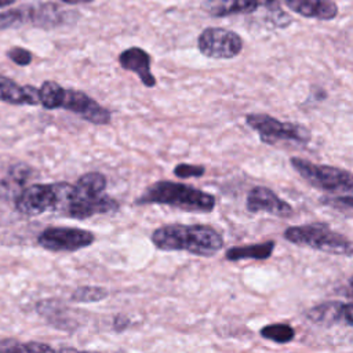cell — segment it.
Listing matches in <instances>:
<instances>
[{
	"label": "cell",
	"mask_w": 353,
	"mask_h": 353,
	"mask_svg": "<svg viewBox=\"0 0 353 353\" xmlns=\"http://www.w3.org/2000/svg\"><path fill=\"white\" fill-rule=\"evenodd\" d=\"M172 172L178 178H192V176H201V175H204L205 168H204V165L181 163V164L175 165Z\"/></svg>",
	"instance_id": "obj_24"
},
{
	"label": "cell",
	"mask_w": 353,
	"mask_h": 353,
	"mask_svg": "<svg viewBox=\"0 0 353 353\" xmlns=\"http://www.w3.org/2000/svg\"><path fill=\"white\" fill-rule=\"evenodd\" d=\"M55 349L51 347L47 343H41V342H26V343H19L17 341L12 352H36V353H41V352H54Z\"/></svg>",
	"instance_id": "obj_27"
},
{
	"label": "cell",
	"mask_w": 353,
	"mask_h": 353,
	"mask_svg": "<svg viewBox=\"0 0 353 353\" xmlns=\"http://www.w3.org/2000/svg\"><path fill=\"white\" fill-rule=\"evenodd\" d=\"M63 91L65 88L61 87L55 81H44L41 87L39 88V99L40 105L46 109H58L61 108V102L63 98Z\"/></svg>",
	"instance_id": "obj_19"
},
{
	"label": "cell",
	"mask_w": 353,
	"mask_h": 353,
	"mask_svg": "<svg viewBox=\"0 0 353 353\" xmlns=\"http://www.w3.org/2000/svg\"><path fill=\"white\" fill-rule=\"evenodd\" d=\"M306 317L312 323L321 327H332L341 323L352 327V303H343L341 301H325L309 309L306 312Z\"/></svg>",
	"instance_id": "obj_12"
},
{
	"label": "cell",
	"mask_w": 353,
	"mask_h": 353,
	"mask_svg": "<svg viewBox=\"0 0 353 353\" xmlns=\"http://www.w3.org/2000/svg\"><path fill=\"white\" fill-rule=\"evenodd\" d=\"M321 203L342 211H350L353 208V201H352V196L350 193L347 196H342V197H321Z\"/></svg>",
	"instance_id": "obj_26"
},
{
	"label": "cell",
	"mask_w": 353,
	"mask_h": 353,
	"mask_svg": "<svg viewBox=\"0 0 353 353\" xmlns=\"http://www.w3.org/2000/svg\"><path fill=\"white\" fill-rule=\"evenodd\" d=\"M94 241L95 234L92 232L69 226H51L37 236L39 245L51 252H74Z\"/></svg>",
	"instance_id": "obj_7"
},
{
	"label": "cell",
	"mask_w": 353,
	"mask_h": 353,
	"mask_svg": "<svg viewBox=\"0 0 353 353\" xmlns=\"http://www.w3.org/2000/svg\"><path fill=\"white\" fill-rule=\"evenodd\" d=\"M74 186L84 193L101 194L106 189V178L101 172H87L77 179Z\"/></svg>",
	"instance_id": "obj_21"
},
{
	"label": "cell",
	"mask_w": 353,
	"mask_h": 353,
	"mask_svg": "<svg viewBox=\"0 0 353 353\" xmlns=\"http://www.w3.org/2000/svg\"><path fill=\"white\" fill-rule=\"evenodd\" d=\"M0 101L11 105H40L39 88L33 85H19L10 77L0 74Z\"/></svg>",
	"instance_id": "obj_14"
},
{
	"label": "cell",
	"mask_w": 353,
	"mask_h": 353,
	"mask_svg": "<svg viewBox=\"0 0 353 353\" xmlns=\"http://www.w3.org/2000/svg\"><path fill=\"white\" fill-rule=\"evenodd\" d=\"M26 21L39 28H55L65 22V12L54 3H43L34 7H25Z\"/></svg>",
	"instance_id": "obj_17"
},
{
	"label": "cell",
	"mask_w": 353,
	"mask_h": 353,
	"mask_svg": "<svg viewBox=\"0 0 353 353\" xmlns=\"http://www.w3.org/2000/svg\"><path fill=\"white\" fill-rule=\"evenodd\" d=\"M66 4H87V3H91L94 0H61Z\"/></svg>",
	"instance_id": "obj_29"
},
{
	"label": "cell",
	"mask_w": 353,
	"mask_h": 353,
	"mask_svg": "<svg viewBox=\"0 0 353 353\" xmlns=\"http://www.w3.org/2000/svg\"><path fill=\"white\" fill-rule=\"evenodd\" d=\"M199 51L212 59H232L243 50V39L225 28H205L197 37Z\"/></svg>",
	"instance_id": "obj_8"
},
{
	"label": "cell",
	"mask_w": 353,
	"mask_h": 353,
	"mask_svg": "<svg viewBox=\"0 0 353 353\" xmlns=\"http://www.w3.org/2000/svg\"><path fill=\"white\" fill-rule=\"evenodd\" d=\"M61 108L69 112H73L79 114L81 119H84L85 121H90L98 125L108 124L112 120V113L106 108L99 105L95 99L88 97L85 92L73 90V88H65Z\"/></svg>",
	"instance_id": "obj_10"
},
{
	"label": "cell",
	"mask_w": 353,
	"mask_h": 353,
	"mask_svg": "<svg viewBox=\"0 0 353 353\" xmlns=\"http://www.w3.org/2000/svg\"><path fill=\"white\" fill-rule=\"evenodd\" d=\"M290 10L305 17L320 21H331L338 14L332 0H281Z\"/></svg>",
	"instance_id": "obj_15"
},
{
	"label": "cell",
	"mask_w": 353,
	"mask_h": 353,
	"mask_svg": "<svg viewBox=\"0 0 353 353\" xmlns=\"http://www.w3.org/2000/svg\"><path fill=\"white\" fill-rule=\"evenodd\" d=\"M119 207V201L108 196L105 192L101 194H88L80 192L73 185L62 214L69 218L81 221L99 214L116 212Z\"/></svg>",
	"instance_id": "obj_9"
},
{
	"label": "cell",
	"mask_w": 353,
	"mask_h": 353,
	"mask_svg": "<svg viewBox=\"0 0 353 353\" xmlns=\"http://www.w3.org/2000/svg\"><path fill=\"white\" fill-rule=\"evenodd\" d=\"M276 247L273 240L259 243V244H250V245H237L230 247L225 252V258L228 261H241V259H268Z\"/></svg>",
	"instance_id": "obj_18"
},
{
	"label": "cell",
	"mask_w": 353,
	"mask_h": 353,
	"mask_svg": "<svg viewBox=\"0 0 353 353\" xmlns=\"http://www.w3.org/2000/svg\"><path fill=\"white\" fill-rule=\"evenodd\" d=\"M15 0H0V8H3V7H6V6H10V4H12Z\"/></svg>",
	"instance_id": "obj_30"
},
{
	"label": "cell",
	"mask_w": 353,
	"mask_h": 353,
	"mask_svg": "<svg viewBox=\"0 0 353 353\" xmlns=\"http://www.w3.org/2000/svg\"><path fill=\"white\" fill-rule=\"evenodd\" d=\"M26 22V10L25 8H10L0 12V30L19 26Z\"/></svg>",
	"instance_id": "obj_23"
},
{
	"label": "cell",
	"mask_w": 353,
	"mask_h": 353,
	"mask_svg": "<svg viewBox=\"0 0 353 353\" xmlns=\"http://www.w3.org/2000/svg\"><path fill=\"white\" fill-rule=\"evenodd\" d=\"M290 163L292 168L313 188L324 192H347L352 193L353 178L347 170L314 164L309 160L291 157Z\"/></svg>",
	"instance_id": "obj_5"
},
{
	"label": "cell",
	"mask_w": 353,
	"mask_h": 353,
	"mask_svg": "<svg viewBox=\"0 0 353 353\" xmlns=\"http://www.w3.org/2000/svg\"><path fill=\"white\" fill-rule=\"evenodd\" d=\"M261 7V0H204L203 11L211 17L251 14Z\"/></svg>",
	"instance_id": "obj_16"
},
{
	"label": "cell",
	"mask_w": 353,
	"mask_h": 353,
	"mask_svg": "<svg viewBox=\"0 0 353 353\" xmlns=\"http://www.w3.org/2000/svg\"><path fill=\"white\" fill-rule=\"evenodd\" d=\"M284 239L292 244L332 255L350 256L353 252L352 241L346 236L334 232L328 223L324 222L290 226L284 230Z\"/></svg>",
	"instance_id": "obj_3"
},
{
	"label": "cell",
	"mask_w": 353,
	"mask_h": 353,
	"mask_svg": "<svg viewBox=\"0 0 353 353\" xmlns=\"http://www.w3.org/2000/svg\"><path fill=\"white\" fill-rule=\"evenodd\" d=\"M119 65L138 74L141 83L146 87H154L156 79L150 70V55L141 47H130L119 54Z\"/></svg>",
	"instance_id": "obj_13"
},
{
	"label": "cell",
	"mask_w": 353,
	"mask_h": 353,
	"mask_svg": "<svg viewBox=\"0 0 353 353\" xmlns=\"http://www.w3.org/2000/svg\"><path fill=\"white\" fill-rule=\"evenodd\" d=\"M7 57L19 66H28L33 59L32 52L23 47H11L7 51Z\"/></svg>",
	"instance_id": "obj_25"
},
{
	"label": "cell",
	"mask_w": 353,
	"mask_h": 353,
	"mask_svg": "<svg viewBox=\"0 0 353 353\" xmlns=\"http://www.w3.org/2000/svg\"><path fill=\"white\" fill-rule=\"evenodd\" d=\"M245 123L258 132L263 143L274 145L276 142H295L305 145L310 142V130L302 124L291 121H280L266 113H250L245 116Z\"/></svg>",
	"instance_id": "obj_6"
},
{
	"label": "cell",
	"mask_w": 353,
	"mask_h": 353,
	"mask_svg": "<svg viewBox=\"0 0 353 353\" xmlns=\"http://www.w3.org/2000/svg\"><path fill=\"white\" fill-rule=\"evenodd\" d=\"M109 292L102 288V287H95V285H83L76 288L72 292L70 301L77 302V303H92V302H99L106 299Z\"/></svg>",
	"instance_id": "obj_22"
},
{
	"label": "cell",
	"mask_w": 353,
	"mask_h": 353,
	"mask_svg": "<svg viewBox=\"0 0 353 353\" xmlns=\"http://www.w3.org/2000/svg\"><path fill=\"white\" fill-rule=\"evenodd\" d=\"M259 334L262 338L273 341L276 343H288L295 338L294 328L284 323H273L265 325L263 328H261Z\"/></svg>",
	"instance_id": "obj_20"
},
{
	"label": "cell",
	"mask_w": 353,
	"mask_h": 353,
	"mask_svg": "<svg viewBox=\"0 0 353 353\" xmlns=\"http://www.w3.org/2000/svg\"><path fill=\"white\" fill-rule=\"evenodd\" d=\"M150 240L161 251H186L199 256H212L223 247L221 233L200 223L163 225L152 233Z\"/></svg>",
	"instance_id": "obj_1"
},
{
	"label": "cell",
	"mask_w": 353,
	"mask_h": 353,
	"mask_svg": "<svg viewBox=\"0 0 353 353\" xmlns=\"http://www.w3.org/2000/svg\"><path fill=\"white\" fill-rule=\"evenodd\" d=\"M245 207L250 212H266L280 218H288L292 215V207L280 199L272 189L265 186H255L250 190L245 201Z\"/></svg>",
	"instance_id": "obj_11"
},
{
	"label": "cell",
	"mask_w": 353,
	"mask_h": 353,
	"mask_svg": "<svg viewBox=\"0 0 353 353\" xmlns=\"http://www.w3.org/2000/svg\"><path fill=\"white\" fill-rule=\"evenodd\" d=\"M128 324H130V321H128L127 317L117 316V317L114 319V321H113V328H114L116 331H123V330H125V328L128 327Z\"/></svg>",
	"instance_id": "obj_28"
},
{
	"label": "cell",
	"mask_w": 353,
	"mask_h": 353,
	"mask_svg": "<svg viewBox=\"0 0 353 353\" xmlns=\"http://www.w3.org/2000/svg\"><path fill=\"white\" fill-rule=\"evenodd\" d=\"M70 183H34L22 189L15 197V208L29 216H36L47 211H63L69 193Z\"/></svg>",
	"instance_id": "obj_4"
},
{
	"label": "cell",
	"mask_w": 353,
	"mask_h": 353,
	"mask_svg": "<svg viewBox=\"0 0 353 353\" xmlns=\"http://www.w3.org/2000/svg\"><path fill=\"white\" fill-rule=\"evenodd\" d=\"M134 203L137 205L164 204L189 212H210L215 207V197L190 185L157 181L149 185Z\"/></svg>",
	"instance_id": "obj_2"
}]
</instances>
